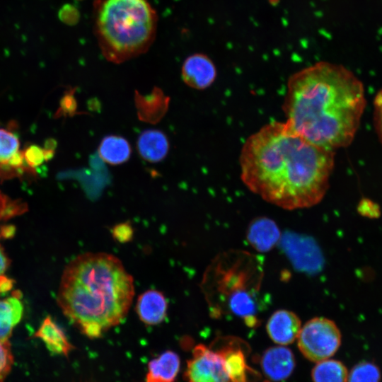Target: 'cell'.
<instances>
[{
	"mask_svg": "<svg viewBox=\"0 0 382 382\" xmlns=\"http://www.w3.org/2000/svg\"><path fill=\"white\" fill-rule=\"evenodd\" d=\"M298 347L308 360L319 362L334 355L341 344L340 331L332 320L316 317L301 328Z\"/></svg>",
	"mask_w": 382,
	"mask_h": 382,
	"instance_id": "cell-5",
	"label": "cell"
},
{
	"mask_svg": "<svg viewBox=\"0 0 382 382\" xmlns=\"http://www.w3.org/2000/svg\"><path fill=\"white\" fill-rule=\"evenodd\" d=\"M357 211L361 216L371 219L378 218L381 214L379 206L369 199H362L358 204Z\"/></svg>",
	"mask_w": 382,
	"mask_h": 382,
	"instance_id": "cell-25",
	"label": "cell"
},
{
	"mask_svg": "<svg viewBox=\"0 0 382 382\" xmlns=\"http://www.w3.org/2000/svg\"><path fill=\"white\" fill-rule=\"evenodd\" d=\"M86 382H92V381H86Z\"/></svg>",
	"mask_w": 382,
	"mask_h": 382,
	"instance_id": "cell-28",
	"label": "cell"
},
{
	"mask_svg": "<svg viewBox=\"0 0 382 382\" xmlns=\"http://www.w3.org/2000/svg\"><path fill=\"white\" fill-rule=\"evenodd\" d=\"M374 107V126L382 143V88L375 96Z\"/></svg>",
	"mask_w": 382,
	"mask_h": 382,
	"instance_id": "cell-24",
	"label": "cell"
},
{
	"mask_svg": "<svg viewBox=\"0 0 382 382\" xmlns=\"http://www.w3.org/2000/svg\"><path fill=\"white\" fill-rule=\"evenodd\" d=\"M35 337L40 338L50 352L57 354L67 357L74 348L62 329L50 317L44 319Z\"/></svg>",
	"mask_w": 382,
	"mask_h": 382,
	"instance_id": "cell-17",
	"label": "cell"
},
{
	"mask_svg": "<svg viewBox=\"0 0 382 382\" xmlns=\"http://www.w3.org/2000/svg\"><path fill=\"white\" fill-rule=\"evenodd\" d=\"M301 322L294 312L281 309L274 312L267 320L266 330L276 344L286 345L295 341L300 332Z\"/></svg>",
	"mask_w": 382,
	"mask_h": 382,
	"instance_id": "cell-10",
	"label": "cell"
},
{
	"mask_svg": "<svg viewBox=\"0 0 382 382\" xmlns=\"http://www.w3.org/2000/svg\"><path fill=\"white\" fill-rule=\"evenodd\" d=\"M98 152L104 162L115 166L129 159L132 149L125 138L118 135H108L101 140Z\"/></svg>",
	"mask_w": 382,
	"mask_h": 382,
	"instance_id": "cell-18",
	"label": "cell"
},
{
	"mask_svg": "<svg viewBox=\"0 0 382 382\" xmlns=\"http://www.w3.org/2000/svg\"><path fill=\"white\" fill-rule=\"evenodd\" d=\"M181 76L185 83L197 90L209 87L216 77V69L206 54L196 53L189 56L183 64Z\"/></svg>",
	"mask_w": 382,
	"mask_h": 382,
	"instance_id": "cell-9",
	"label": "cell"
},
{
	"mask_svg": "<svg viewBox=\"0 0 382 382\" xmlns=\"http://www.w3.org/2000/svg\"><path fill=\"white\" fill-rule=\"evenodd\" d=\"M12 280L0 276V341L8 342L12 331L23 316V306L21 294L13 291L11 296L6 293L11 290Z\"/></svg>",
	"mask_w": 382,
	"mask_h": 382,
	"instance_id": "cell-8",
	"label": "cell"
},
{
	"mask_svg": "<svg viewBox=\"0 0 382 382\" xmlns=\"http://www.w3.org/2000/svg\"><path fill=\"white\" fill-rule=\"evenodd\" d=\"M180 368L179 355L167 350L148 364L145 382H175Z\"/></svg>",
	"mask_w": 382,
	"mask_h": 382,
	"instance_id": "cell-16",
	"label": "cell"
},
{
	"mask_svg": "<svg viewBox=\"0 0 382 382\" xmlns=\"http://www.w3.org/2000/svg\"><path fill=\"white\" fill-rule=\"evenodd\" d=\"M221 353L226 372L231 382H245V360L243 351L239 347H225L219 350Z\"/></svg>",
	"mask_w": 382,
	"mask_h": 382,
	"instance_id": "cell-20",
	"label": "cell"
},
{
	"mask_svg": "<svg viewBox=\"0 0 382 382\" xmlns=\"http://www.w3.org/2000/svg\"><path fill=\"white\" fill-rule=\"evenodd\" d=\"M185 377L187 382H231L220 351L203 345L195 347L187 362Z\"/></svg>",
	"mask_w": 382,
	"mask_h": 382,
	"instance_id": "cell-6",
	"label": "cell"
},
{
	"mask_svg": "<svg viewBox=\"0 0 382 382\" xmlns=\"http://www.w3.org/2000/svg\"><path fill=\"white\" fill-rule=\"evenodd\" d=\"M239 165L252 192L284 209H304L327 193L335 151L306 139L286 122L272 121L246 139Z\"/></svg>",
	"mask_w": 382,
	"mask_h": 382,
	"instance_id": "cell-1",
	"label": "cell"
},
{
	"mask_svg": "<svg viewBox=\"0 0 382 382\" xmlns=\"http://www.w3.org/2000/svg\"><path fill=\"white\" fill-rule=\"evenodd\" d=\"M168 303L164 295L156 289H149L139 296L136 311L140 320L147 325L162 323L167 313Z\"/></svg>",
	"mask_w": 382,
	"mask_h": 382,
	"instance_id": "cell-14",
	"label": "cell"
},
{
	"mask_svg": "<svg viewBox=\"0 0 382 382\" xmlns=\"http://www.w3.org/2000/svg\"><path fill=\"white\" fill-rule=\"evenodd\" d=\"M281 243L293 265L299 270L313 272L322 267V254L311 238L288 233Z\"/></svg>",
	"mask_w": 382,
	"mask_h": 382,
	"instance_id": "cell-7",
	"label": "cell"
},
{
	"mask_svg": "<svg viewBox=\"0 0 382 382\" xmlns=\"http://www.w3.org/2000/svg\"><path fill=\"white\" fill-rule=\"evenodd\" d=\"M134 295L133 279L117 257L86 253L64 269L57 303L83 334L96 339L124 320Z\"/></svg>",
	"mask_w": 382,
	"mask_h": 382,
	"instance_id": "cell-3",
	"label": "cell"
},
{
	"mask_svg": "<svg viewBox=\"0 0 382 382\" xmlns=\"http://www.w3.org/2000/svg\"><path fill=\"white\" fill-rule=\"evenodd\" d=\"M25 154L20 150L17 136L11 131L0 128V176L17 175L25 168Z\"/></svg>",
	"mask_w": 382,
	"mask_h": 382,
	"instance_id": "cell-12",
	"label": "cell"
},
{
	"mask_svg": "<svg viewBox=\"0 0 382 382\" xmlns=\"http://www.w3.org/2000/svg\"><path fill=\"white\" fill-rule=\"evenodd\" d=\"M381 373L378 368L369 361L355 365L348 374L347 382H379Z\"/></svg>",
	"mask_w": 382,
	"mask_h": 382,
	"instance_id": "cell-21",
	"label": "cell"
},
{
	"mask_svg": "<svg viewBox=\"0 0 382 382\" xmlns=\"http://www.w3.org/2000/svg\"><path fill=\"white\" fill-rule=\"evenodd\" d=\"M13 364V356L8 342L0 341V382L10 373Z\"/></svg>",
	"mask_w": 382,
	"mask_h": 382,
	"instance_id": "cell-23",
	"label": "cell"
},
{
	"mask_svg": "<svg viewBox=\"0 0 382 382\" xmlns=\"http://www.w3.org/2000/svg\"><path fill=\"white\" fill-rule=\"evenodd\" d=\"M133 231L128 224H120L115 226L112 230L113 238L120 243H125L132 237Z\"/></svg>",
	"mask_w": 382,
	"mask_h": 382,
	"instance_id": "cell-26",
	"label": "cell"
},
{
	"mask_svg": "<svg viewBox=\"0 0 382 382\" xmlns=\"http://www.w3.org/2000/svg\"><path fill=\"white\" fill-rule=\"evenodd\" d=\"M281 238L277 224L267 217L261 216L253 220L248 228L247 239L249 244L259 252L272 249Z\"/></svg>",
	"mask_w": 382,
	"mask_h": 382,
	"instance_id": "cell-13",
	"label": "cell"
},
{
	"mask_svg": "<svg viewBox=\"0 0 382 382\" xmlns=\"http://www.w3.org/2000/svg\"><path fill=\"white\" fill-rule=\"evenodd\" d=\"M365 105L363 84L351 71L318 62L289 76L282 110L296 132L335 151L352 143Z\"/></svg>",
	"mask_w": 382,
	"mask_h": 382,
	"instance_id": "cell-2",
	"label": "cell"
},
{
	"mask_svg": "<svg viewBox=\"0 0 382 382\" xmlns=\"http://www.w3.org/2000/svg\"><path fill=\"white\" fill-rule=\"evenodd\" d=\"M27 209V204L21 200L13 199L0 192V221L21 215Z\"/></svg>",
	"mask_w": 382,
	"mask_h": 382,
	"instance_id": "cell-22",
	"label": "cell"
},
{
	"mask_svg": "<svg viewBox=\"0 0 382 382\" xmlns=\"http://www.w3.org/2000/svg\"><path fill=\"white\" fill-rule=\"evenodd\" d=\"M261 367L265 376L270 380H285L294 369V355L291 349L283 346L270 347L262 356Z\"/></svg>",
	"mask_w": 382,
	"mask_h": 382,
	"instance_id": "cell-11",
	"label": "cell"
},
{
	"mask_svg": "<svg viewBox=\"0 0 382 382\" xmlns=\"http://www.w3.org/2000/svg\"><path fill=\"white\" fill-rule=\"evenodd\" d=\"M348 374L342 362L328 359L317 362L311 376L313 382H347Z\"/></svg>",
	"mask_w": 382,
	"mask_h": 382,
	"instance_id": "cell-19",
	"label": "cell"
},
{
	"mask_svg": "<svg viewBox=\"0 0 382 382\" xmlns=\"http://www.w3.org/2000/svg\"><path fill=\"white\" fill-rule=\"evenodd\" d=\"M10 264L9 259L6 255L4 250L0 248V276L7 270Z\"/></svg>",
	"mask_w": 382,
	"mask_h": 382,
	"instance_id": "cell-27",
	"label": "cell"
},
{
	"mask_svg": "<svg viewBox=\"0 0 382 382\" xmlns=\"http://www.w3.org/2000/svg\"><path fill=\"white\" fill-rule=\"evenodd\" d=\"M137 146L143 159L150 163H158L166 157L170 144L167 136L162 131L151 129L140 134Z\"/></svg>",
	"mask_w": 382,
	"mask_h": 382,
	"instance_id": "cell-15",
	"label": "cell"
},
{
	"mask_svg": "<svg viewBox=\"0 0 382 382\" xmlns=\"http://www.w3.org/2000/svg\"><path fill=\"white\" fill-rule=\"evenodd\" d=\"M93 17L98 46L110 62L145 53L155 39L158 16L148 0H96Z\"/></svg>",
	"mask_w": 382,
	"mask_h": 382,
	"instance_id": "cell-4",
	"label": "cell"
}]
</instances>
